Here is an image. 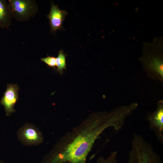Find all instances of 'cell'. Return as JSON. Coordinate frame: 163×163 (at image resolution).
<instances>
[{"label":"cell","instance_id":"3957f363","mask_svg":"<svg viewBox=\"0 0 163 163\" xmlns=\"http://www.w3.org/2000/svg\"><path fill=\"white\" fill-rule=\"evenodd\" d=\"M8 4L12 18L20 22L28 20L38 11V4L34 0H9Z\"/></svg>","mask_w":163,"mask_h":163},{"label":"cell","instance_id":"8992f818","mask_svg":"<svg viewBox=\"0 0 163 163\" xmlns=\"http://www.w3.org/2000/svg\"><path fill=\"white\" fill-rule=\"evenodd\" d=\"M148 120L150 128L155 133L157 140L163 143V106L159 104L156 110L149 115Z\"/></svg>","mask_w":163,"mask_h":163},{"label":"cell","instance_id":"7a4b0ae2","mask_svg":"<svg viewBox=\"0 0 163 163\" xmlns=\"http://www.w3.org/2000/svg\"><path fill=\"white\" fill-rule=\"evenodd\" d=\"M128 163H162L152 145L141 136L133 135Z\"/></svg>","mask_w":163,"mask_h":163},{"label":"cell","instance_id":"7c38bea8","mask_svg":"<svg viewBox=\"0 0 163 163\" xmlns=\"http://www.w3.org/2000/svg\"><path fill=\"white\" fill-rule=\"evenodd\" d=\"M56 58L53 56H48L46 58H42L41 60L46 64L48 66L54 68L56 66Z\"/></svg>","mask_w":163,"mask_h":163},{"label":"cell","instance_id":"52a82bcc","mask_svg":"<svg viewBox=\"0 0 163 163\" xmlns=\"http://www.w3.org/2000/svg\"><path fill=\"white\" fill-rule=\"evenodd\" d=\"M67 14L66 11L60 9L57 5L53 2L51 3L49 14L47 15L50 20L51 32H53L62 28V24Z\"/></svg>","mask_w":163,"mask_h":163},{"label":"cell","instance_id":"30bf717a","mask_svg":"<svg viewBox=\"0 0 163 163\" xmlns=\"http://www.w3.org/2000/svg\"><path fill=\"white\" fill-rule=\"evenodd\" d=\"M57 71L62 73L64 69H66V56L63 53V51H59L58 55L56 59Z\"/></svg>","mask_w":163,"mask_h":163},{"label":"cell","instance_id":"9c48e42d","mask_svg":"<svg viewBox=\"0 0 163 163\" xmlns=\"http://www.w3.org/2000/svg\"><path fill=\"white\" fill-rule=\"evenodd\" d=\"M149 67L161 76L163 77V62L161 59L154 58L149 63Z\"/></svg>","mask_w":163,"mask_h":163},{"label":"cell","instance_id":"277c9868","mask_svg":"<svg viewBox=\"0 0 163 163\" xmlns=\"http://www.w3.org/2000/svg\"><path fill=\"white\" fill-rule=\"evenodd\" d=\"M18 140L23 145L27 146L38 145L43 140L42 133L35 125L26 123L18 130Z\"/></svg>","mask_w":163,"mask_h":163},{"label":"cell","instance_id":"6da1fadb","mask_svg":"<svg viewBox=\"0 0 163 163\" xmlns=\"http://www.w3.org/2000/svg\"><path fill=\"white\" fill-rule=\"evenodd\" d=\"M124 123L118 112L93 115L63 136L42 163H87L88 156L99 136L110 127L120 130Z\"/></svg>","mask_w":163,"mask_h":163},{"label":"cell","instance_id":"ba28073f","mask_svg":"<svg viewBox=\"0 0 163 163\" xmlns=\"http://www.w3.org/2000/svg\"><path fill=\"white\" fill-rule=\"evenodd\" d=\"M12 18L8 3L5 0H0V27H9L11 24Z\"/></svg>","mask_w":163,"mask_h":163},{"label":"cell","instance_id":"5b68a950","mask_svg":"<svg viewBox=\"0 0 163 163\" xmlns=\"http://www.w3.org/2000/svg\"><path fill=\"white\" fill-rule=\"evenodd\" d=\"M19 88L17 84H8L0 103L5 108L7 116H10L15 112L14 107L18 99Z\"/></svg>","mask_w":163,"mask_h":163},{"label":"cell","instance_id":"8fae6325","mask_svg":"<svg viewBox=\"0 0 163 163\" xmlns=\"http://www.w3.org/2000/svg\"><path fill=\"white\" fill-rule=\"evenodd\" d=\"M117 152L114 151L107 158L99 157L95 163H118L117 158Z\"/></svg>","mask_w":163,"mask_h":163}]
</instances>
